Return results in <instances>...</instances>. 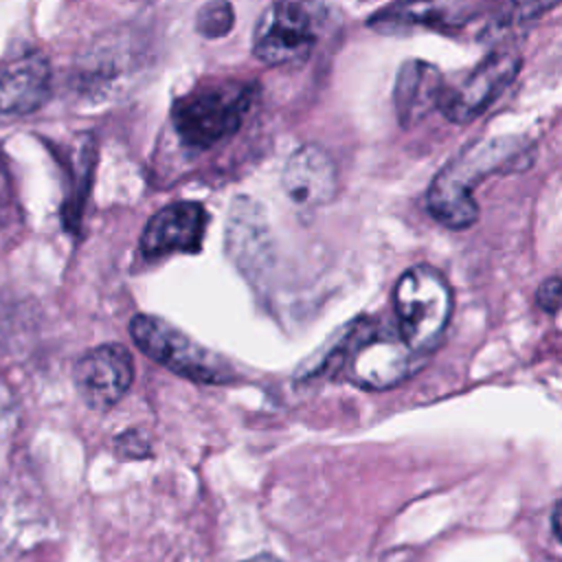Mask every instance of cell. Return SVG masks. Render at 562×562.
<instances>
[{"label":"cell","instance_id":"ac0fdd59","mask_svg":"<svg viewBox=\"0 0 562 562\" xmlns=\"http://www.w3.org/2000/svg\"><path fill=\"white\" fill-rule=\"evenodd\" d=\"M7 209H9V184H7L4 169L0 165V211L7 213Z\"/></svg>","mask_w":562,"mask_h":562},{"label":"cell","instance_id":"ba28073f","mask_svg":"<svg viewBox=\"0 0 562 562\" xmlns=\"http://www.w3.org/2000/svg\"><path fill=\"white\" fill-rule=\"evenodd\" d=\"M132 380V356L114 342L86 351L72 369V382L81 402L97 413L112 408L127 393Z\"/></svg>","mask_w":562,"mask_h":562},{"label":"cell","instance_id":"5b68a950","mask_svg":"<svg viewBox=\"0 0 562 562\" xmlns=\"http://www.w3.org/2000/svg\"><path fill=\"white\" fill-rule=\"evenodd\" d=\"M424 356L400 331H362L349 351V380L364 391H386L415 373Z\"/></svg>","mask_w":562,"mask_h":562},{"label":"cell","instance_id":"5bb4252c","mask_svg":"<svg viewBox=\"0 0 562 562\" xmlns=\"http://www.w3.org/2000/svg\"><path fill=\"white\" fill-rule=\"evenodd\" d=\"M443 94L441 72L422 59H411L402 64L395 81V112L402 125H415L439 108Z\"/></svg>","mask_w":562,"mask_h":562},{"label":"cell","instance_id":"4fadbf2b","mask_svg":"<svg viewBox=\"0 0 562 562\" xmlns=\"http://www.w3.org/2000/svg\"><path fill=\"white\" fill-rule=\"evenodd\" d=\"M50 92V64L40 53H29L0 70V116L35 112Z\"/></svg>","mask_w":562,"mask_h":562},{"label":"cell","instance_id":"8fae6325","mask_svg":"<svg viewBox=\"0 0 562 562\" xmlns=\"http://www.w3.org/2000/svg\"><path fill=\"white\" fill-rule=\"evenodd\" d=\"M485 0H397L378 11L369 26L382 33L411 29H457L470 22Z\"/></svg>","mask_w":562,"mask_h":562},{"label":"cell","instance_id":"ffe728a7","mask_svg":"<svg viewBox=\"0 0 562 562\" xmlns=\"http://www.w3.org/2000/svg\"><path fill=\"white\" fill-rule=\"evenodd\" d=\"M241 562H283V560H279L277 555H270V553H259V555H252V558L241 560Z\"/></svg>","mask_w":562,"mask_h":562},{"label":"cell","instance_id":"277c9868","mask_svg":"<svg viewBox=\"0 0 562 562\" xmlns=\"http://www.w3.org/2000/svg\"><path fill=\"white\" fill-rule=\"evenodd\" d=\"M130 334L143 353L182 378L206 384H220L233 378L231 367L222 358L213 356L158 316H134L130 323Z\"/></svg>","mask_w":562,"mask_h":562},{"label":"cell","instance_id":"9a60e30c","mask_svg":"<svg viewBox=\"0 0 562 562\" xmlns=\"http://www.w3.org/2000/svg\"><path fill=\"white\" fill-rule=\"evenodd\" d=\"M233 7L226 0H211L206 2L195 18V29L204 37H222L233 29Z\"/></svg>","mask_w":562,"mask_h":562},{"label":"cell","instance_id":"d6986e66","mask_svg":"<svg viewBox=\"0 0 562 562\" xmlns=\"http://www.w3.org/2000/svg\"><path fill=\"white\" fill-rule=\"evenodd\" d=\"M551 527H553V533L558 536V540L562 542V501L555 505L553 509V516H551Z\"/></svg>","mask_w":562,"mask_h":562},{"label":"cell","instance_id":"e0dca14e","mask_svg":"<svg viewBox=\"0 0 562 562\" xmlns=\"http://www.w3.org/2000/svg\"><path fill=\"white\" fill-rule=\"evenodd\" d=\"M562 0H509L512 15L518 20H533L549 13Z\"/></svg>","mask_w":562,"mask_h":562},{"label":"cell","instance_id":"9c48e42d","mask_svg":"<svg viewBox=\"0 0 562 562\" xmlns=\"http://www.w3.org/2000/svg\"><path fill=\"white\" fill-rule=\"evenodd\" d=\"M226 252L235 268L257 281L272 261V239L263 209L241 195L235 198L226 220Z\"/></svg>","mask_w":562,"mask_h":562},{"label":"cell","instance_id":"6da1fadb","mask_svg":"<svg viewBox=\"0 0 562 562\" xmlns=\"http://www.w3.org/2000/svg\"><path fill=\"white\" fill-rule=\"evenodd\" d=\"M529 158V143L514 136L483 138L468 145L432 178L426 193L428 213L446 228H470L479 220L472 189L492 173L525 169Z\"/></svg>","mask_w":562,"mask_h":562},{"label":"cell","instance_id":"7a4b0ae2","mask_svg":"<svg viewBox=\"0 0 562 562\" xmlns=\"http://www.w3.org/2000/svg\"><path fill=\"white\" fill-rule=\"evenodd\" d=\"M257 86L222 83L195 88L171 108V123L178 138L191 149H209L231 138L252 110Z\"/></svg>","mask_w":562,"mask_h":562},{"label":"cell","instance_id":"7c38bea8","mask_svg":"<svg viewBox=\"0 0 562 562\" xmlns=\"http://www.w3.org/2000/svg\"><path fill=\"white\" fill-rule=\"evenodd\" d=\"M281 187L296 206H323L334 200L338 189L336 165L318 145H303L285 160Z\"/></svg>","mask_w":562,"mask_h":562},{"label":"cell","instance_id":"2e32d148","mask_svg":"<svg viewBox=\"0 0 562 562\" xmlns=\"http://www.w3.org/2000/svg\"><path fill=\"white\" fill-rule=\"evenodd\" d=\"M536 305L544 314H558L562 312V279L549 277L544 279L536 290Z\"/></svg>","mask_w":562,"mask_h":562},{"label":"cell","instance_id":"30bf717a","mask_svg":"<svg viewBox=\"0 0 562 562\" xmlns=\"http://www.w3.org/2000/svg\"><path fill=\"white\" fill-rule=\"evenodd\" d=\"M206 211L198 202H173L162 206L140 235V250L147 257L171 252H198L206 231Z\"/></svg>","mask_w":562,"mask_h":562},{"label":"cell","instance_id":"52a82bcc","mask_svg":"<svg viewBox=\"0 0 562 562\" xmlns=\"http://www.w3.org/2000/svg\"><path fill=\"white\" fill-rule=\"evenodd\" d=\"M520 72V55L498 50L487 55L457 86L443 88L439 110L450 123H470L479 119Z\"/></svg>","mask_w":562,"mask_h":562},{"label":"cell","instance_id":"8992f818","mask_svg":"<svg viewBox=\"0 0 562 562\" xmlns=\"http://www.w3.org/2000/svg\"><path fill=\"white\" fill-rule=\"evenodd\" d=\"M314 44V15L307 4L299 0H279L270 4L252 33V53L268 66L303 59L312 53Z\"/></svg>","mask_w":562,"mask_h":562},{"label":"cell","instance_id":"3957f363","mask_svg":"<svg viewBox=\"0 0 562 562\" xmlns=\"http://www.w3.org/2000/svg\"><path fill=\"white\" fill-rule=\"evenodd\" d=\"M393 307L400 336L413 351L426 356L448 327L452 288L437 268L417 263L400 274L393 288Z\"/></svg>","mask_w":562,"mask_h":562}]
</instances>
